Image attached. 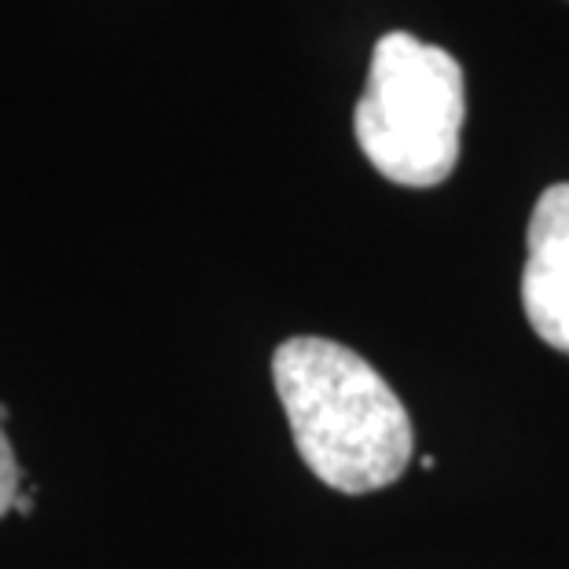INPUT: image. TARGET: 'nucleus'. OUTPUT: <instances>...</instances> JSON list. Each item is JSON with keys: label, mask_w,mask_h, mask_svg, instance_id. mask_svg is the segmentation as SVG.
Segmentation results:
<instances>
[{"label": "nucleus", "mask_w": 569, "mask_h": 569, "mask_svg": "<svg viewBox=\"0 0 569 569\" xmlns=\"http://www.w3.org/2000/svg\"><path fill=\"white\" fill-rule=\"evenodd\" d=\"M463 114V67L452 52L401 30L379 38L353 129L365 159L386 180L433 188L452 177Z\"/></svg>", "instance_id": "f03ea898"}, {"label": "nucleus", "mask_w": 569, "mask_h": 569, "mask_svg": "<svg viewBox=\"0 0 569 569\" xmlns=\"http://www.w3.org/2000/svg\"><path fill=\"white\" fill-rule=\"evenodd\" d=\"M522 309L529 327L559 353H569V184H551L532 206Z\"/></svg>", "instance_id": "7ed1b4c3"}, {"label": "nucleus", "mask_w": 569, "mask_h": 569, "mask_svg": "<svg viewBox=\"0 0 569 569\" xmlns=\"http://www.w3.org/2000/svg\"><path fill=\"white\" fill-rule=\"evenodd\" d=\"M16 500H19V467H16V456H11L4 430H0V518L16 507Z\"/></svg>", "instance_id": "20e7f679"}, {"label": "nucleus", "mask_w": 569, "mask_h": 569, "mask_svg": "<svg viewBox=\"0 0 569 569\" xmlns=\"http://www.w3.org/2000/svg\"><path fill=\"white\" fill-rule=\"evenodd\" d=\"M298 456L323 486L360 496L405 475L416 438L393 386L349 346L298 335L272 353Z\"/></svg>", "instance_id": "f257e3e1"}]
</instances>
